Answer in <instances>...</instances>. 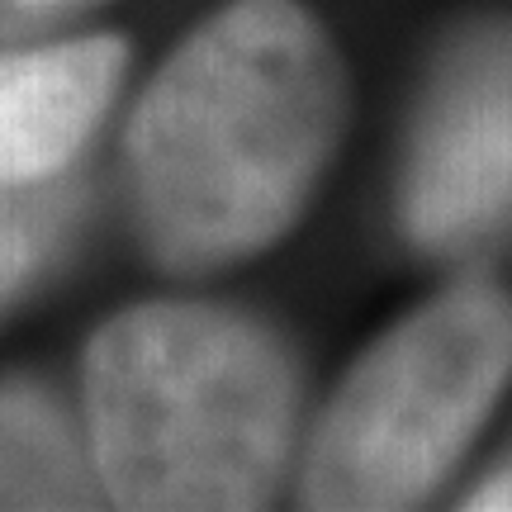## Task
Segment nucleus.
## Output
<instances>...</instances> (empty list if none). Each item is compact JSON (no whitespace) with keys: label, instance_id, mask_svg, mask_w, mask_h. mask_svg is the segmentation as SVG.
I'll return each mask as SVG.
<instances>
[{"label":"nucleus","instance_id":"20e7f679","mask_svg":"<svg viewBox=\"0 0 512 512\" xmlns=\"http://www.w3.org/2000/svg\"><path fill=\"white\" fill-rule=\"evenodd\" d=\"M399 223L437 256L494 247L512 228V10L460 24L432 57L403 152Z\"/></svg>","mask_w":512,"mask_h":512},{"label":"nucleus","instance_id":"f257e3e1","mask_svg":"<svg viewBox=\"0 0 512 512\" xmlns=\"http://www.w3.org/2000/svg\"><path fill=\"white\" fill-rule=\"evenodd\" d=\"M351 124V76L304 0H228L128 119V200L166 271L271 252L309 214Z\"/></svg>","mask_w":512,"mask_h":512},{"label":"nucleus","instance_id":"6e6552de","mask_svg":"<svg viewBox=\"0 0 512 512\" xmlns=\"http://www.w3.org/2000/svg\"><path fill=\"white\" fill-rule=\"evenodd\" d=\"M91 5L95 0H0V38L53 29V24L72 19L76 10H91Z\"/></svg>","mask_w":512,"mask_h":512},{"label":"nucleus","instance_id":"1a4fd4ad","mask_svg":"<svg viewBox=\"0 0 512 512\" xmlns=\"http://www.w3.org/2000/svg\"><path fill=\"white\" fill-rule=\"evenodd\" d=\"M465 508H512V456L498 465L494 475L479 479L470 498H465Z\"/></svg>","mask_w":512,"mask_h":512},{"label":"nucleus","instance_id":"423d86ee","mask_svg":"<svg viewBox=\"0 0 512 512\" xmlns=\"http://www.w3.org/2000/svg\"><path fill=\"white\" fill-rule=\"evenodd\" d=\"M76 432L38 389H0V508H76L91 503Z\"/></svg>","mask_w":512,"mask_h":512},{"label":"nucleus","instance_id":"7ed1b4c3","mask_svg":"<svg viewBox=\"0 0 512 512\" xmlns=\"http://www.w3.org/2000/svg\"><path fill=\"white\" fill-rule=\"evenodd\" d=\"M512 389V290L460 275L380 332L309 427L299 503L422 508L451 484Z\"/></svg>","mask_w":512,"mask_h":512},{"label":"nucleus","instance_id":"f03ea898","mask_svg":"<svg viewBox=\"0 0 512 512\" xmlns=\"http://www.w3.org/2000/svg\"><path fill=\"white\" fill-rule=\"evenodd\" d=\"M304 427V366L256 313L162 299L86 351V446L119 508H266Z\"/></svg>","mask_w":512,"mask_h":512},{"label":"nucleus","instance_id":"0eeeda50","mask_svg":"<svg viewBox=\"0 0 512 512\" xmlns=\"http://www.w3.org/2000/svg\"><path fill=\"white\" fill-rule=\"evenodd\" d=\"M67 214H72L67 190H43V181L0 185V309L38 271V261L57 242Z\"/></svg>","mask_w":512,"mask_h":512},{"label":"nucleus","instance_id":"39448f33","mask_svg":"<svg viewBox=\"0 0 512 512\" xmlns=\"http://www.w3.org/2000/svg\"><path fill=\"white\" fill-rule=\"evenodd\" d=\"M124 38H72L0 57V185L53 181L105 119Z\"/></svg>","mask_w":512,"mask_h":512}]
</instances>
